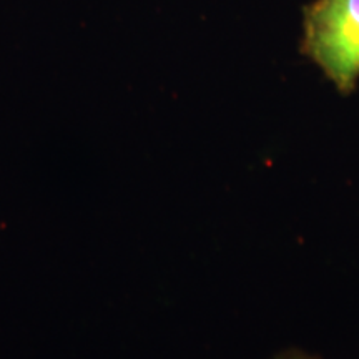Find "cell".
<instances>
[{
  "mask_svg": "<svg viewBox=\"0 0 359 359\" xmlns=\"http://www.w3.org/2000/svg\"><path fill=\"white\" fill-rule=\"evenodd\" d=\"M299 48L341 95H351L359 82V0L308 4Z\"/></svg>",
  "mask_w": 359,
  "mask_h": 359,
  "instance_id": "cell-1",
  "label": "cell"
},
{
  "mask_svg": "<svg viewBox=\"0 0 359 359\" xmlns=\"http://www.w3.org/2000/svg\"><path fill=\"white\" fill-rule=\"evenodd\" d=\"M275 359H320V358L313 356V354L303 351V349L288 348V349H285V351L278 353Z\"/></svg>",
  "mask_w": 359,
  "mask_h": 359,
  "instance_id": "cell-2",
  "label": "cell"
}]
</instances>
